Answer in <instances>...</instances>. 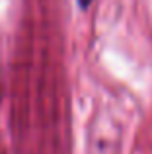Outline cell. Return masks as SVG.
<instances>
[{"label": "cell", "mask_w": 152, "mask_h": 154, "mask_svg": "<svg viewBox=\"0 0 152 154\" xmlns=\"http://www.w3.org/2000/svg\"><path fill=\"white\" fill-rule=\"evenodd\" d=\"M92 2H94V0H78V6H80V8L84 10V8H88V6H90Z\"/></svg>", "instance_id": "1"}]
</instances>
